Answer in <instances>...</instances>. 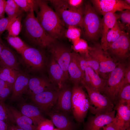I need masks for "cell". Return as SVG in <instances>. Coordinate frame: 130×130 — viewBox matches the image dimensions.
I'll use <instances>...</instances> for the list:
<instances>
[{"label": "cell", "instance_id": "obj_1", "mask_svg": "<svg viewBox=\"0 0 130 130\" xmlns=\"http://www.w3.org/2000/svg\"><path fill=\"white\" fill-rule=\"evenodd\" d=\"M38 9L36 12L38 20L44 30L55 39L61 38L65 34V24L57 13L46 1L38 0Z\"/></svg>", "mask_w": 130, "mask_h": 130}, {"label": "cell", "instance_id": "obj_2", "mask_svg": "<svg viewBox=\"0 0 130 130\" xmlns=\"http://www.w3.org/2000/svg\"><path fill=\"white\" fill-rule=\"evenodd\" d=\"M23 25L25 34L32 43L43 47H50L55 43V39L44 30L34 11L27 13Z\"/></svg>", "mask_w": 130, "mask_h": 130}, {"label": "cell", "instance_id": "obj_3", "mask_svg": "<svg viewBox=\"0 0 130 130\" xmlns=\"http://www.w3.org/2000/svg\"><path fill=\"white\" fill-rule=\"evenodd\" d=\"M54 6L55 12L65 24L69 26L82 27L84 10L81 7H71L66 0H50Z\"/></svg>", "mask_w": 130, "mask_h": 130}, {"label": "cell", "instance_id": "obj_4", "mask_svg": "<svg viewBox=\"0 0 130 130\" xmlns=\"http://www.w3.org/2000/svg\"><path fill=\"white\" fill-rule=\"evenodd\" d=\"M71 105L74 118L83 122L89 109V102L88 95L78 84H74L72 88Z\"/></svg>", "mask_w": 130, "mask_h": 130}, {"label": "cell", "instance_id": "obj_5", "mask_svg": "<svg viewBox=\"0 0 130 130\" xmlns=\"http://www.w3.org/2000/svg\"><path fill=\"white\" fill-rule=\"evenodd\" d=\"M102 21L92 6L86 4L82 28H84L85 35L89 39L97 40L101 35Z\"/></svg>", "mask_w": 130, "mask_h": 130}, {"label": "cell", "instance_id": "obj_6", "mask_svg": "<svg viewBox=\"0 0 130 130\" xmlns=\"http://www.w3.org/2000/svg\"><path fill=\"white\" fill-rule=\"evenodd\" d=\"M81 83L87 91L89 102V110L92 114L95 115L113 110V104L109 98L83 81Z\"/></svg>", "mask_w": 130, "mask_h": 130}, {"label": "cell", "instance_id": "obj_7", "mask_svg": "<svg viewBox=\"0 0 130 130\" xmlns=\"http://www.w3.org/2000/svg\"><path fill=\"white\" fill-rule=\"evenodd\" d=\"M130 40L128 32L121 36L117 39L110 44L106 52L116 62L127 63L130 57Z\"/></svg>", "mask_w": 130, "mask_h": 130}, {"label": "cell", "instance_id": "obj_8", "mask_svg": "<svg viewBox=\"0 0 130 130\" xmlns=\"http://www.w3.org/2000/svg\"><path fill=\"white\" fill-rule=\"evenodd\" d=\"M89 54L98 62L99 66V76L104 79H106L118 64L104 51L99 43H96L93 46H90Z\"/></svg>", "mask_w": 130, "mask_h": 130}, {"label": "cell", "instance_id": "obj_9", "mask_svg": "<svg viewBox=\"0 0 130 130\" xmlns=\"http://www.w3.org/2000/svg\"><path fill=\"white\" fill-rule=\"evenodd\" d=\"M127 63H118L106 79L103 92L111 101L117 98V90L123 79Z\"/></svg>", "mask_w": 130, "mask_h": 130}, {"label": "cell", "instance_id": "obj_10", "mask_svg": "<svg viewBox=\"0 0 130 130\" xmlns=\"http://www.w3.org/2000/svg\"><path fill=\"white\" fill-rule=\"evenodd\" d=\"M58 90L53 89L31 95V98L41 112L46 113L55 105L58 98Z\"/></svg>", "mask_w": 130, "mask_h": 130}, {"label": "cell", "instance_id": "obj_11", "mask_svg": "<svg viewBox=\"0 0 130 130\" xmlns=\"http://www.w3.org/2000/svg\"><path fill=\"white\" fill-rule=\"evenodd\" d=\"M46 113L59 130H76L77 125L73 117L70 114L55 109H51Z\"/></svg>", "mask_w": 130, "mask_h": 130}, {"label": "cell", "instance_id": "obj_12", "mask_svg": "<svg viewBox=\"0 0 130 130\" xmlns=\"http://www.w3.org/2000/svg\"><path fill=\"white\" fill-rule=\"evenodd\" d=\"M96 10L102 15L108 13H116L130 9V6L122 0H91Z\"/></svg>", "mask_w": 130, "mask_h": 130}, {"label": "cell", "instance_id": "obj_13", "mask_svg": "<svg viewBox=\"0 0 130 130\" xmlns=\"http://www.w3.org/2000/svg\"><path fill=\"white\" fill-rule=\"evenodd\" d=\"M117 113L112 122L116 130H130V106L117 104Z\"/></svg>", "mask_w": 130, "mask_h": 130}, {"label": "cell", "instance_id": "obj_14", "mask_svg": "<svg viewBox=\"0 0 130 130\" xmlns=\"http://www.w3.org/2000/svg\"><path fill=\"white\" fill-rule=\"evenodd\" d=\"M21 54L25 64L32 70L38 71L43 66L44 57L38 49L28 47Z\"/></svg>", "mask_w": 130, "mask_h": 130}, {"label": "cell", "instance_id": "obj_15", "mask_svg": "<svg viewBox=\"0 0 130 130\" xmlns=\"http://www.w3.org/2000/svg\"><path fill=\"white\" fill-rule=\"evenodd\" d=\"M52 45L50 46V51L52 55V57L64 71L68 79L69 78L68 70L71 52L63 46H53Z\"/></svg>", "mask_w": 130, "mask_h": 130}, {"label": "cell", "instance_id": "obj_16", "mask_svg": "<svg viewBox=\"0 0 130 130\" xmlns=\"http://www.w3.org/2000/svg\"><path fill=\"white\" fill-rule=\"evenodd\" d=\"M115 112L114 110L90 117L85 126L84 130H100L103 127L112 122Z\"/></svg>", "mask_w": 130, "mask_h": 130}, {"label": "cell", "instance_id": "obj_17", "mask_svg": "<svg viewBox=\"0 0 130 130\" xmlns=\"http://www.w3.org/2000/svg\"><path fill=\"white\" fill-rule=\"evenodd\" d=\"M72 89L65 84L58 90L55 109L70 115L72 113L71 105Z\"/></svg>", "mask_w": 130, "mask_h": 130}, {"label": "cell", "instance_id": "obj_18", "mask_svg": "<svg viewBox=\"0 0 130 130\" xmlns=\"http://www.w3.org/2000/svg\"><path fill=\"white\" fill-rule=\"evenodd\" d=\"M102 19L101 34L102 37L101 45L104 51L106 52V37L109 31L114 26L118 18L116 13H108L103 15Z\"/></svg>", "mask_w": 130, "mask_h": 130}, {"label": "cell", "instance_id": "obj_19", "mask_svg": "<svg viewBox=\"0 0 130 130\" xmlns=\"http://www.w3.org/2000/svg\"><path fill=\"white\" fill-rule=\"evenodd\" d=\"M49 73L50 80L58 90L65 85L67 79L64 71L53 57L50 64Z\"/></svg>", "mask_w": 130, "mask_h": 130}, {"label": "cell", "instance_id": "obj_20", "mask_svg": "<svg viewBox=\"0 0 130 130\" xmlns=\"http://www.w3.org/2000/svg\"><path fill=\"white\" fill-rule=\"evenodd\" d=\"M84 76V79L82 81L100 93L103 92L106 79L100 77L90 67H88L85 70Z\"/></svg>", "mask_w": 130, "mask_h": 130}, {"label": "cell", "instance_id": "obj_21", "mask_svg": "<svg viewBox=\"0 0 130 130\" xmlns=\"http://www.w3.org/2000/svg\"><path fill=\"white\" fill-rule=\"evenodd\" d=\"M30 78L26 73L20 72L13 85L11 99H17L28 91Z\"/></svg>", "mask_w": 130, "mask_h": 130}, {"label": "cell", "instance_id": "obj_22", "mask_svg": "<svg viewBox=\"0 0 130 130\" xmlns=\"http://www.w3.org/2000/svg\"><path fill=\"white\" fill-rule=\"evenodd\" d=\"M68 71L69 77L74 84H79L84 79V75L79 64L77 53L74 52L71 53Z\"/></svg>", "mask_w": 130, "mask_h": 130}, {"label": "cell", "instance_id": "obj_23", "mask_svg": "<svg viewBox=\"0 0 130 130\" xmlns=\"http://www.w3.org/2000/svg\"><path fill=\"white\" fill-rule=\"evenodd\" d=\"M53 89L57 88L45 79L36 77L30 78L28 91L31 95Z\"/></svg>", "mask_w": 130, "mask_h": 130}, {"label": "cell", "instance_id": "obj_24", "mask_svg": "<svg viewBox=\"0 0 130 130\" xmlns=\"http://www.w3.org/2000/svg\"><path fill=\"white\" fill-rule=\"evenodd\" d=\"M8 107L18 126L25 130H37V127L34 125L30 118L13 107Z\"/></svg>", "mask_w": 130, "mask_h": 130}, {"label": "cell", "instance_id": "obj_25", "mask_svg": "<svg viewBox=\"0 0 130 130\" xmlns=\"http://www.w3.org/2000/svg\"><path fill=\"white\" fill-rule=\"evenodd\" d=\"M0 66L19 71L18 64L14 54L9 48L4 45L0 56Z\"/></svg>", "mask_w": 130, "mask_h": 130}, {"label": "cell", "instance_id": "obj_26", "mask_svg": "<svg viewBox=\"0 0 130 130\" xmlns=\"http://www.w3.org/2000/svg\"><path fill=\"white\" fill-rule=\"evenodd\" d=\"M21 112L30 118L36 127L40 122L46 119L35 105L28 104H24L21 107Z\"/></svg>", "mask_w": 130, "mask_h": 130}, {"label": "cell", "instance_id": "obj_27", "mask_svg": "<svg viewBox=\"0 0 130 130\" xmlns=\"http://www.w3.org/2000/svg\"><path fill=\"white\" fill-rule=\"evenodd\" d=\"M77 53L78 62L84 75V72L88 67L92 68L98 75H99V64L97 61L89 54L88 56L80 55Z\"/></svg>", "mask_w": 130, "mask_h": 130}, {"label": "cell", "instance_id": "obj_28", "mask_svg": "<svg viewBox=\"0 0 130 130\" xmlns=\"http://www.w3.org/2000/svg\"><path fill=\"white\" fill-rule=\"evenodd\" d=\"M127 32L117 20L114 26L109 31L107 34V49L110 44Z\"/></svg>", "mask_w": 130, "mask_h": 130}, {"label": "cell", "instance_id": "obj_29", "mask_svg": "<svg viewBox=\"0 0 130 130\" xmlns=\"http://www.w3.org/2000/svg\"><path fill=\"white\" fill-rule=\"evenodd\" d=\"M19 72L14 69L0 66V79L13 85Z\"/></svg>", "mask_w": 130, "mask_h": 130}, {"label": "cell", "instance_id": "obj_30", "mask_svg": "<svg viewBox=\"0 0 130 130\" xmlns=\"http://www.w3.org/2000/svg\"><path fill=\"white\" fill-rule=\"evenodd\" d=\"M5 12L10 19L16 18L21 15L23 11L14 0H6Z\"/></svg>", "mask_w": 130, "mask_h": 130}, {"label": "cell", "instance_id": "obj_31", "mask_svg": "<svg viewBox=\"0 0 130 130\" xmlns=\"http://www.w3.org/2000/svg\"><path fill=\"white\" fill-rule=\"evenodd\" d=\"M0 119L8 124L15 123L13 116L5 101L0 100Z\"/></svg>", "mask_w": 130, "mask_h": 130}, {"label": "cell", "instance_id": "obj_32", "mask_svg": "<svg viewBox=\"0 0 130 130\" xmlns=\"http://www.w3.org/2000/svg\"><path fill=\"white\" fill-rule=\"evenodd\" d=\"M21 9L27 13L35 11L38 9V0H14Z\"/></svg>", "mask_w": 130, "mask_h": 130}, {"label": "cell", "instance_id": "obj_33", "mask_svg": "<svg viewBox=\"0 0 130 130\" xmlns=\"http://www.w3.org/2000/svg\"><path fill=\"white\" fill-rule=\"evenodd\" d=\"M21 15L12 19L6 29L8 33V35L16 36L19 34L22 27L21 23Z\"/></svg>", "mask_w": 130, "mask_h": 130}, {"label": "cell", "instance_id": "obj_34", "mask_svg": "<svg viewBox=\"0 0 130 130\" xmlns=\"http://www.w3.org/2000/svg\"><path fill=\"white\" fill-rule=\"evenodd\" d=\"M6 39L9 44L21 54L28 47L18 36L8 35Z\"/></svg>", "mask_w": 130, "mask_h": 130}, {"label": "cell", "instance_id": "obj_35", "mask_svg": "<svg viewBox=\"0 0 130 130\" xmlns=\"http://www.w3.org/2000/svg\"><path fill=\"white\" fill-rule=\"evenodd\" d=\"M72 47L74 52L82 55L88 56L90 46L87 42L80 38L78 40L72 43Z\"/></svg>", "mask_w": 130, "mask_h": 130}, {"label": "cell", "instance_id": "obj_36", "mask_svg": "<svg viewBox=\"0 0 130 130\" xmlns=\"http://www.w3.org/2000/svg\"><path fill=\"white\" fill-rule=\"evenodd\" d=\"M117 98L118 99L117 104L130 106V84L124 86L118 92Z\"/></svg>", "mask_w": 130, "mask_h": 130}, {"label": "cell", "instance_id": "obj_37", "mask_svg": "<svg viewBox=\"0 0 130 130\" xmlns=\"http://www.w3.org/2000/svg\"><path fill=\"white\" fill-rule=\"evenodd\" d=\"M117 21L125 30L128 32L130 28V10L126 9L118 11Z\"/></svg>", "mask_w": 130, "mask_h": 130}, {"label": "cell", "instance_id": "obj_38", "mask_svg": "<svg viewBox=\"0 0 130 130\" xmlns=\"http://www.w3.org/2000/svg\"><path fill=\"white\" fill-rule=\"evenodd\" d=\"M65 34L66 36L72 43L80 38L81 30L79 28L76 26H69Z\"/></svg>", "mask_w": 130, "mask_h": 130}, {"label": "cell", "instance_id": "obj_39", "mask_svg": "<svg viewBox=\"0 0 130 130\" xmlns=\"http://www.w3.org/2000/svg\"><path fill=\"white\" fill-rule=\"evenodd\" d=\"M130 84V65L127 64L122 81L118 88L117 95L119 91L125 85Z\"/></svg>", "mask_w": 130, "mask_h": 130}, {"label": "cell", "instance_id": "obj_40", "mask_svg": "<svg viewBox=\"0 0 130 130\" xmlns=\"http://www.w3.org/2000/svg\"><path fill=\"white\" fill-rule=\"evenodd\" d=\"M54 124L50 119H45L40 122L36 127L37 130H52Z\"/></svg>", "mask_w": 130, "mask_h": 130}, {"label": "cell", "instance_id": "obj_41", "mask_svg": "<svg viewBox=\"0 0 130 130\" xmlns=\"http://www.w3.org/2000/svg\"><path fill=\"white\" fill-rule=\"evenodd\" d=\"M13 85L8 83L0 90V100L5 101V99L12 92Z\"/></svg>", "mask_w": 130, "mask_h": 130}, {"label": "cell", "instance_id": "obj_42", "mask_svg": "<svg viewBox=\"0 0 130 130\" xmlns=\"http://www.w3.org/2000/svg\"><path fill=\"white\" fill-rule=\"evenodd\" d=\"M11 20L8 17L0 19V35L6 30Z\"/></svg>", "mask_w": 130, "mask_h": 130}, {"label": "cell", "instance_id": "obj_43", "mask_svg": "<svg viewBox=\"0 0 130 130\" xmlns=\"http://www.w3.org/2000/svg\"><path fill=\"white\" fill-rule=\"evenodd\" d=\"M66 1L71 7L77 8L81 7L83 1L82 0H67Z\"/></svg>", "mask_w": 130, "mask_h": 130}, {"label": "cell", "instance_id": "obj_44", "mask_svg": "<svg viewBox=\"0 0 130 130\" xmlns=\"http://www.w3.org/2000/svg\"><path fill=\"white\" fill-rule=\"evenodd\" d=\"M6 0H0V19L4 18L5 7Z\"/></svg>", "mask_w": 130, "mask_h": 130}, {"label": "cell", "instance_id": "obj_45", "mask_svg": "<svg viewBox=\"0 0 130 130\" xmlns=\"http://www.w3.org/2000/svg\"><path fill=\"white\" fill-rule=\"evenodd\" d=\"M6 130H25L13 124H8V126Z\"/></svg>", "mask_w": 130, "mask_h": 130}, {"label": "cell", "instance_id": "obj_46", "mask_svg": "<svg viewBox=\"0 0 130 130\" xmlns=\"http://www.w3.org/2000/svg\"><path fill=\"white\" fill-rule=\"evenodd\" d=\"M8 124L0 119V130H6Z\"/></svg>", "mask_w": 130, "mask_h": 130}, {"label": "cell", "instance_id": "obj_47", "mask_svg": "<svg viewBox=\"0 0 130 130\" xmlns=\"http://www.w3.org/2000/svg\"><path fill=\"white\" fill-rule=\"evenodd\" d=\"M102 128L103 130H116L113 127L112 123L106 125Z\"/></svg>", "mask_w": 130, "mask_h": 130}, {"label": "cell", "instance_id": "obj_48", "mask_svg": "<svg viewBox=\"0 0 130 130\" xmlns=\"http://www.w3.org/2000/svg\"><path fill=\"white\" fill-rule=\"evenodd\" d=\"M8 83L0 79V90L6 86Z\"/></svg>", "mask_w": 130, "mask_h": 130}, {"label": "cell", "instance_id": "obj_49", "mask_svg": "<svg viewBox=\"0 0 130 130\" xmlns=\"http://www.w3.org/2000/svg\"><path fill=\"white\" fill-rule=\"evenodd\" d=\"M4 45L3 44L0 38V56L3 48Z\"/></svg>", "mask_w": 130, "mask_h": 130}, {"label": "cell", "instance_id": "obj_50", "mask_svg": "<svg viewBox=\"0 0 130 130\" xmlns=\"http://www.w3.org/2000/svg\"><path fill=\"white\" fill-rule=\"evenodd\" d=\"M124 2L128 5L130 6V0H124Z\"/></svg>", "mask_w": 130, "mask_h": 130}, {"label": "cell", "instance_id": "obj_51", "mask_svg": "<svg viewBox=\"0 0 130 130\" xmlns=\"http://www.w3.org/2000/svg\"><path fill=\"white\" fill-rule=\"evenodd\" d=\"M52 130H59L57 128H54Z\"/></svg>", "mask_w": 130, "mask_h": 130}]
</instances>
